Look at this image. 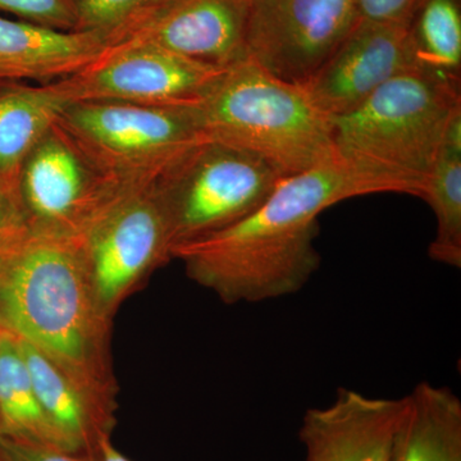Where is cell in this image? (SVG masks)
Returning a JSON list of instances; mask_svg holds the SVG:
<instances>
[{"label":"cell","mask_w":461,"mask_h":461,"mask_svg":"<svg viewBox=\"0 0 461 461\" xmlns=\"http://www.w3.org/2000/svg\"><path fill=\"white\" fill-rule=\"evenodd\" d=\"M421 199L429 203L436 218L430 259L461 268V113L455 115L446 132L435 168Z\"/></svg>","instance_id":"d6986e66"},{"label":"cell","mask_w":461,"mask_h":461,"mask_svg":"<svg viewBox=\"0 0 461 461\" xmlns=\"http://www.w3.org/2000/svg\"><path fill=\"white\" fill-rule=\"evenodd\" d=\"M166 0H76L78 32H98L113 47Z\"/></svg>","instance_id":"44dd1931"},{"label":"cell","mask_w":461,"mask_h":461,"mask_svg":"<svg viewBox=\"0 0 461 461\" xmlns=\"http://www.w3.org/2000/svg\"><path fill=\"white\" fill-rule=\"evenodd\" d=\"M33 390L51 426L72 453L93 456L103 436H111L114 415L108 414L47 355L18 339Z\"/></svg>","instance_id":"9a60e30c"},{"label":"cell","mask_w":461,"mask_h":461,"mask_svg":"<svg viewBox=\"0 0 461 461\" xmlns=\"http://www.w3.org/2000/svg\"><path fill=\"white\" fill-rule=\"evenodd\" d=\"M81 236L96 295L111 318L151 273L172 259L168 217L157 182L118 187Z\"/></svg>","instance_id":"52a82bcc"},{"label":"cell","mask_w":461,"mask_h":461,"mask_svg":"<svg viewBox=\"0 0 461 461\" xmlns=\"http://www.w3.org/2000/svg\"><path fill=\"white\" fill-rule=\"evenodd\" d=\"M414 0H354L360 21L373 23H400Z\"/></svg>","instance_id":"cb8c5ba5"},{"label":"cell","mask_w":461,"mask_h":461,"mask_svg":"<svg viewBox=\"0 0 461 461\" xmlns=\"http://www.w3.org/2000/svg\"><path fill=\"white\" fill-rule=\"evenodd\" d=\"M109 50L111 44L98 32L0 16V83H56L87 68Z\"/></svg>","instance_id":"5bb4252c"},{"label":"cell","mask_w":461,"mask_h":461,"mask_svg":"<svg viewBox=\"0 0 461 461\" xmlns=\"http://www.w3.org/2000/svg\"><path fill=\"white\" fill-rule=\"evenodd\" d=\"M226 68L149 45L122 44L111 47L78 74L47 87L66 104L117 102L190 107Z\"/></svg>","instance_id":"ba28073f"},{"label":"cell","mask_w":461,"mask_h":461,"mask_svg":"<svg viewBox=\"0 0 461 461\" xmlns=\"http://www.w3.org/2000/svg\"><path fill=\"white\" fill-rule=\"evenodd\" d=\"M384 194L339 160L282 177L253 213L173 249L187 277L226 304L262 303L299 293L320 268L318 218L330 206Z\"/></svg>","instance_id":"7a4b0ae2"},{"label":"cell","mask_w":461,"mask_h":461,"mask_svg":"<svg viewBox=\"0 0 461 461\" xmlns=\"http://www.w3.org/2000/svg\"><path fill=\"white\" fill-rule=\"evenodd\" d=\"M23 218L20 206L0 191V230Z\"/></svg>","instance_id":"484cf974"},{"label":"cell","mask_w":461,"mask_h":461,"mask_svg":"<svg viewBox=\"0 0 461 461\" xmlns=\"http://www.w3.org/2000/svg\"><path fill=\"white\" fill-rule=\"evenodd\" d=\"M281 178L247 151L202 142L157 182L168 217L171 253L178 245L244 220L266 202Z\"/></svg>","instance_id":"8992f818"},{"label":"cell","mask_w":461,"mask_h":461,"mask_svg":"<svg viewBox=\"0 0 461 461\" xmlns=\"http://www.w3.org/2000/svg\"><path fill=\"white\" fill-rule=\"evenodd\" d=\"M118 187L54 123L21 168L18 203L23 217L32 222L81 233Z\"/></svg>","instance_id":"30bf717a"},{"label":"cell","mask_w":461,"mask_h":461,"mask_svg":"<svg viewBox=\"0 0 461 461\" xmlns=\"http://www.w3.org/2000/svg\"><path fill=\"white\" fill-rule=\"evenodd\" d=\"M56 124L115 186L156 184L208 140L187 107L69 103Z\"/></svg>","instance_id":"5b68a950"},{"label":"cell","mask_w":461,"mask_h":461,"mask_svg":"<svg viewBox=\"0 0 461 461\" xmlns=\"http://www.w3.org/2000/svg\"><path fill=\"white\" fill-rule=\"evenodd\" d=\"M0 461H95L85 454L0 437Z\"/></svg>","instance_id":"603a6c76"},{"label":"cell","mask_w":461,"mask_h":461,"mask_svg":"<svg viewBox=\"0 0 461 461\" xmlns=\"http://www.w3.org/2000/svg\"><path fill=\"white\" fill-rule=\"evenodd\" d=\"M250 0H166L115 45H149L230 67L247 59Z\"/></svg>","instance_id":"7c38bea8"},{"label":"cell","mask_w":461,"mask_h":461,"mask_svg":"<svg viewBox=\"0 0 461 461\" xmlns=\"http://www.w3.org/2000/svg\"><path fill=\"white\" fill-rule=\"evenodd\" d=\"M11 336V333H9L8 330L5 329V326L0 323V348H2L3 344H5Z\"/></svg>","instance_id":"4316f807"},{"label":"cell","mask_w":461,"mask_h":461,"mask_svg":"<svg viewBox=\"0 0 461 461\" xmlns=\"http://www.w3.org/2000/svg\"><path fill=\"white\" fill-rule=\"evenodd\" d=\"M112 321L96 295L81 233L23 217L0 230V323L115 417Z\"/></svg>","instance_id":"6da1fadb"},{"label":"cell","mask_w":461,"mask_h":461,"mask_svg":"<svg viewBox=\"0 0 461 461\" xmlns=\"http://www.w3.org/2000/svg\"><path fill=\"white\" fill-rule=\"evenodd\" d=\"M354 0H250L247 57L304 83L357 25Z\"/></svg>","instance_id":"9c48e42d"},{"label":"cell","mask_w":461,"mask_h":461,"mask_svg":"<svg viewBox=\"0 0 461 461\" xmlns=\"http://www.w3.org/2000/svg\"><path fill=\"white\" fill-rule=\"evenodd\" d=\"M357 30L302 83L330 118L354 111L388 80L420 66L402 23L362 21Z\"/></svg>","instance_id":"8fae6325"},{"label":"cell","mask_w":461,"mask_h":461,"mask_svg":"<svg viewBox=\"0 0 461 461\" xmlns=\"http://www.w3.org/2000/svg\"><path fill=\"white\" fill-rule=\"evenodd\" d=\"M405 399L391 461H461V402L456 393L423 381Z\"/></svg>","instance_id":"2e32d148"},{"label":"cell","mask_w":461,"mask_h":461,"mask_svg":"<svg viewBox=\"0 0 461 461\" xmlns=\"http://www.w3.org/2000/svg\"><path fill=\"white\" fill-rule=\"evenodd\" d=\"M93 457L95 461H132L112 444L111 436H103L99 439Z\"/></svg>","instance_id":"d4e9b609"},{"label":"cell","mask_w":461,"mask_h":461,"mask_svg":"<svg viewBox=\"0 0 461 461\" xmlns=\"http://www.w3.org/2000/svg\"><path fill=\"white\" fill-rule=\"evenodd\" d=\"M0 426L5 438L69 451L41 409L14 336L0 348Z\"/></svg>","instance_id":"ac0fdd59"},{"label":"cell","mask_w":461,"mask_h":461,"mask_svg":"<svg viewBox=\"0 0 461 461\" xmlns=\"http://www.w3.org/2000/svg\"><path fill=\"white\" fill-rule=\"evenodd\" d=\"M65 107L47 85L0 83V191L18 206L21 168Z\"/></svg>","instance_id":"e0dca14e"},{"label":"cell","mask_w":461,"mask_h":461,"mask_svg":"<svg viewBox=\"0 0 461 461\" xmlns=\"http://www.w3.org/2000/svg\"><path fill=\"white\" fill-rule=\"evenodd\" d=\"M460 112V77L415 67L382 85L354 111L330 118L336 156L384 194L421 198Z\"/></svg>","instance_id":"3957f363"},{"label":"cell","mask_w":461,"mask_h":461,"mask_svg":"<svg viewBox=\"0 0 461 461\" xmlns=\"http://www.w3.org/2000/svg\"><path fill=\"white\" fill-rule=\"evenodd\" d=\"M406 399L339 388L333 402L306 411L299 437L305 461H391Z\"/></svg>","instance_id":"4fadbf2b"},{"label":"cell","mask_w":461,"mask_h":461,"mask_svg":"<svg viewBox=\"0 0 461 461\" xmlns=\"http://www.w3.org/2000/svg\"><path fill=\"white\" fill-rule=\"evenodd\" d=\"M0 437H2V426H0Z\"/></svg>","instance_id":"83f0119b"},{"label":"cell","mask_w":461,"mask_h":461,"mask_svg":"<svg viewBox=\"0 0 461 461\" xmlns=\"http://www.w3.org/2000/svg\"><path fill=\"white\" fill-rule=\"evenodd\" d=\"M187 108L209 141L247 151L281 177L339 160L330 118L304 85L282 80L249 58L227 67Z\"/></svg>","instance_id":"277c9868"},{"label":"cell","mask_w":461,"mask_h":461,"mask_svg":"<svg viewBox=\"0 0 461 461\" xmlns=\"http://www.w3.org/2000/svg\"><path fill=\"white\" fill-rule=\"evenodd\" d=\"M414 42L420 66L460 77L461 17L454 0H429Z\"/></svg>","instance_id":"ffe728a7"},{"label":"cell","mask_w":461,"mask_h":461,"mask_svg":"<svg viewBox=\"0 0 461 461\" xmlns=\"http://www.w3.org/2000/svg\"><path fill=\"white\" fill-rule=\"evenodd\" d=\"M0 11L59 30H75L77 23L76 0H0Z\"/></svg>","instance_id":"7402d4cb"}]
</instances>
